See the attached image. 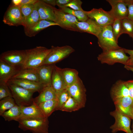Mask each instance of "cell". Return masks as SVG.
I'll return each mask as SVG.
<instances>
[{
    "mask_svg": "<svg viewBox=\"0 0 133 133\" xmlns=\"http://www.w3.org/2000/svg\"><path fill=\"white\" fill-rule=\"evenodd\" d=\"M110 94L113 101L123 97L129 96V91L125 81L121 80L117 81L112 86Z\"/></svg>",
    "mask_w": 133,
    "mask_h": 133,
    "instance_id": "22",
    "label": "cell"
},
{
    "mask_svg": "<svg viewBox=\"0 0 133 133\" xmlns=\"http://www.w3.org/2000/svg\"><path fill=\"white\" fill-rule=\"evenodd\" d=\"M124 68L127 70L131 71L133 72V65H124Z\"/></svg>",
    "mask_w": 133,
    "mask_h": 133,
    "instance_id": "46",
    "label": "cell"
},
{
    "mask_svg": "<svg viewBox=\"0 0 133 133\" xmlns=\"http://www.w3.org/2000/svg\"><path fill=\"white\" fill-rule=\"evenodd\" d=\"M121 21L122 34H128L133 39V20L126 18Z\"/></svg>",
    "mask_w": 133,
    "mask_h": 133,
    "instance_id": "33",
    "label": "cell"
},
{
    "mask_svg": "<svg viewBox=\"0 0 133 133\" xmlns=\"http://www.w3.org/2000/svg\"><path fill=\"white\" fill-rule=\"evenodd\" d=\"M132 124L131 127V128L132 131V132H133V117H132Z\"/></svg>",
    "mask_w": 133,
    "mask_h": 133,
    "instance_id": "47",
    "label": "cell"
},
{
    "mask_svg": "<svg viewBox=\"0 0 133 133\" xmlns=\"http://www.w3.org/2000/svg\"><path fill=\"white\" fill-rule=\"evenodd\" d=\"M12 95L7 83L0 81V100Z\"/></svg>",
    "mask_w": 133,
    "mask_h": 133,
    "instance_id": "36",
    "label": "cell"
},
{
    "mask_svg": "<svg viewBox=\"0 0 133 133\" xmlns=\"http://www.w3.org/2000/svg\"><path fill=\"white\" fill-rule=\"evenodd\" d=\"M56 99V94L51 85L44 87L39 95L33 98V101L38 104L41 103Z\"/></svg>",
    "mask_w": 133,
    "mask_h": 133,
    "instance_id": "24",
    "label": "cell"
},
{
    "mask_svg": "<svg viewBox=\"0 0 133 133\" xmlns=\"http://www.w3.org/2000/svg\"><path fill=\"white\" fill-rule=\"evenodd\" d=\"M111 6L109 12L115 19L121 20L127 18L128 11L124 0H106Z\"/></svg>",
    "mask_w": 133,
    "mask_h": 133,
    "instance_id": "13",
    "label": "cell"
},
{
    "mask_svg": "<svg viewBox=\"0 0 133 133\" xmlns=\"http://www.w3.org/2000/svg\"><path fill=\"white\" fill-rule=\"evenodd\" d=\"M82 108L80 104L70 97L63 106L60 110L69 112L78 110Z\"/></svg>",
    "mask_w": 133,
    "mask_h": 133,
    "instance_id": "31",
    "label": "cell"
},
{
    "mask_svg": "<svg viewBox=\"0 0 133 133\" xmlns=\"http://www.w3.org/2000/svg\"><path fill=\"white\" fill-rule=\"evenodd\" d=\"M15 100L12 97H8L0 100V116L5 111L10 109L16 104Z\"/></svg>",
    "mask_w": 133,
    "mask_h": 133,
    "instance_id": "32",
    "label": "cell"
},
{
    "mask_svg": "<svg viewBox=\"0 0 133 133\" xmlns=\"http://www.w3.org/2000/svg\"><path fill=\"white\" fill-rule=\"evenodd\" d=\"M34 7V5L24 4L20 6L22 16L24 21L31 14Z\"/></svg>",
    "mask_w": 133,
    "mask_h": 133,
    "instance_id": "37",
    "label": "cell"
},
{
    "mask_svg": "<svg viewBox=\"0 0 133 133\" xmlns=\"http://www.w3.org/2000/svg\"><path fill=\"white\" fill-rule=\"evenodd\" d=\"M98 43L102 51L119 49L121 47L118 44V42L114 35L111 25L103 27L98 37Z\"/></svg>",
    "mask_w": 133,
    "mask_h": 133,
    "instance_id": "4",
    "label": "cell"
},
{
    "mask_svg": "<svg viewBox=\"0 0 133 133\" xmlns=\"http://www.w3.org/2000/svg\"><path fill=\"white\" fill-rule=\"evenodd\" d=\"M85 13L89 18L93 19L102 27L112 25L115 19L109 11H106L102 8H94L90 11H85Z\"/></svg>",
    "mask_w": 133,
    "mask_h": 133,
    "instance_id": "11",
    "label": "cell"
},
{
    "mask_svg": "<svg viewBox=\"0 0 133 133\" xmlns=\"http://www.w3.org/2000/svg\"><path fill=\"white\" fill-rule=\"evenodd\" d=\"M54 22L62 28L69 31L80 32L77 26L79 21L76 17L55 8Z\"/></svg>",
    "mask_w": 133,
    "mask_h": 133,
    "instance_id": "7",
    "label": "cell"
},
{
    "mask_svg": "<svg viewBox=\"0 0 133 133\" xmlns=\"http://www.w3.org/2000/svg\"><path fill=\"white\" fill-rule=\"evenodd\" d=\"M111 116L115 118L114 123L110 127L113 133L122 131L126 133H133L130 127L131 119L121 113L116 109L110 112Z\"/></svg>",
    "mask_w": 133,
    "mask_h": 133,
    "instance_id": "8",
    "label": "cell"
},
{
    "mask_svg": "<svg viewBox=\"0 0 133 133\" xmlns=\"http://www.w3.org/2000/svg\"><path fill=\"white\" fill-rule=\"evenodd\" d=\"M54 65H43L37 68L39 82L44 87L51 85V77Z\"/></svg>",
    "mask_w": 133,
    "mask_h": 133,
    "instance_id": "20",
    "label": "cell"
},
{
    "mask_svg": "<svg viewBox=\"0 0 133 133\" xmlns=\"http://www.w3.org/2000/svg\"><path fill=\"white\" fill-rule=\"evenodd\" d=\"M21 0H12V5L20 7L21 5Z\"/></svg>",
    "mask_w": 133,
    "mask_h": 133,
    "instance_id": "45",
    "label": "cell"
},
{
    "mask_svg": "<svg viewBox=\"0 0 133 133\" xmlns=\"http://www.w3.org/2000/svg\"><path fill=\"white\" fill-rule=\"evenodd\" d=\"M21 113V107L16 104L14 107L4 112L2 115L6 121H18Z\"/></svg>",
    "mask_w": 133,
    "mask_h": 133,
    "instance_id": "28",
    "label": "cell"
},
{
    "mask_svg": "<svg viewBox=\"0 0 133 133\" xmlns=\"http://www.w3.org/2000/svg\"><path fill=\"white\" fill-rule=\"evenodd\" d=\"M57 99L52 100L38 104L41 112L47 118H48L56 110L57 104Z\"/></svg>",
    "mask_w": 133,
    "mask_h": 133,
    "instance_id": "27",
    "label": "cell"
},
{
    "mask_svg": "<svg viewBox=\"0 0 133 133\" xmlns=\"http://www.w3.org/2000/svg\"><path fill=\"white\" fill-rule=\"evenodd\" d=\"M40 20L37 8L34 4L33 11L24 21V28H28L33 26Z\"/></svg>",
    "mask_w": 133,
    "mask_h": 133,
    "instance_id": "30",
    "label": "cell"
},
{
    "mask_svg": "<svg viewBox=\"0 0 133 133\" xmlns=\"http://www.w3.org/2000/svg\"><path fill=\"white\" fill-rule=\"evenodd\" d=\"M113 101L116 109L132 119L133 114V100L130 96L123 97Z\"/></svg>",
    "mask_w": 133,
    "mask_h": 133,
    "instance_id": "16",
    "label": "cell"
},
{
    "mask_svg": "<svg viewBox=\"0 0 133 133\" xmlns=\"http://www.w3.org/2000/svg\"><path fill=\"white\" fill-rule=\"evenodd\" d=\"M64 12L73 15L77 18L79 21H84L89 18L85 13V11L76 10L69 7L64 6L59 8Z\"/></svg>",
    "mask_w": 133,
    "mask_h": 133,
    "instance_id": "29",
    "label": "cell"
},
{
    "mask_svg": "<svg viewBox=\"0 0 133 133\" xmlns=\"http://www.w3.org/2000/svg\"><path fill=\"white\" fill-rule=\"evenodd\" d=\"M127 6L128 15L127 18L133 20V0H124Z\"/></svg>",
    "mask_w": 133,
    "mask_h": 133,
    "instance_id": "39",
    "label": "cell"
},
{
    "mask_svg": "<svg viewBox=\"0 0 133 133\" xmlns=\"http://www.w3.org/2000/svg\"><path fill=\"white\" fill-rule=\"evenodd\" d=\"M7 83L17 104L22 107L28 106L32 104L34 92L13 84Z\"/></svg>",
    "mask_w": 133,
    "mask_h": 133,
    "instance_id": "5",
    "label": "cell"
},
{
    "mask_svg": "<svg viewBox=\"0 0 133 133\" xmlns=\"http://www.w3.org/2000/svg\"><path fill=\"white\" fill-rule=\"evenodd\" d=\"M26 59L22 68H37L41 66L51 50L43 46L26 50Z\"/></svg>",
    "mask_w": 133,
    "mask_h": 133,
    "instance_id": "1",
    "label": "cell"
},
{
    "mask_svg": "<svg viewBox=\"0 0 133 133\" xmlns=\"http://www.w3.org/2000/svg\"><path fill=\"white\" fill-rule=\"evenodd\" d=\"M57 25L54 22L46 20H40L35 25L29 28H24V33L27 36H34L41 31L53 26Z\"/></svg>",
    "mask_w": 133,
    "mask_h": 133,
    "instance_id": "23",
    "label": "cell"
},
{
    "mask_svg": "<svg viewBox=\"0 0 133 133\" xmlns=\"http://www.w3.org/2000/svg\"><path fill=\"white\" fill-rule=\"evenodd\" d=\"M123 50L125 53L129 54L130 56L129 60L126 65H133V50H129L124 48Z\"/></svg>",
    "mask_w": 133,
    "mask_h": 133,
    "instance_id": "41",
    "label": "cell"
},
{
    "mask_svg": "<svg viewBox=\"0 0 133 133\" xmlns=\"http://www.w3.org/2000/svg\"><path fill=\"white\" fill-rule=\"evenodd\" d=\"M35 5L37 9L40 20H46L54 22L55 7L46 3L42 0H39Z\"/></svg>",
    "mask_w": 133,
    "mask_h": 133,
    "instance_id": "17",
    "label": "cell"
},
{
    "mask_svg": "<svg viewBox=\"0 0 133 133\" xmlns=\"http://www.w3.org/2000/svg\"><path fill=\"white\" fill-rule=\"evenodd\" d=\"M82 3L80 0H71L70 2L64 6L69 7L74 10L83 11L82 7Z\"/></svg>",
    "mask_w": 133,
    "mask_h": 133,
    "instance_id": "38",
    "label": "cell"
},
{
    "mask_svg": "<svg viewBox=\"0 0 133 133\" xmlns=\"http://www.w3.org/2000/svg\"><path fill=\"white\" fill-rule=\"evenodd\" d=\"M38 0H21V5L24 4L34 5Z\"/></svg>",
    "mask_w": 133,
    "mask_h": 133,
    "instance_id": "43",
    "label": "cell"
},
{
    "mask_svg": "<svg viewBox=\"0 0 133 133\" xmlns=\"http://www.w3.org/2000/svg\"><path fill=\"white\" fill-rule=\"evenodd\" d=\"M51 85L57 97L62 91L67 88L61 74L60 68L55 64L53 65L52 73Z\"/></svg>",
    "mask_w": 133,
    "mask_h": 133,
    "instance_id": "14",
    "label": "cell"
},
{
    "mask_svg": "<svg viewBox=\"0 0 133 133\" xmlns=\"http://www.w3.org/2000/svg\"><path fill=\"white\" fill-rule=\"evenodd\" d=\"M50 49L42 65L54 64L67 57L75 51L68 45L61 47L52 46Z\"/></svg>",
    "mask_w": 133,
    "mask_h": 133,
    "instance_id": "6",
    "label": "cell"
},
{
    "mask_svg": "<svg viewBox=\"0 0 133 133\" xmlns=\"http://www.w3.org/2000/svg\"><path fill=\"white\" fill-rule=\"evenodd\" d=\"M46 3L54 7L56 5V0H42Z\"/></svg>",
    "mask_w": 133,
    "mask_h": 133,
    "instance_id": "44",
    "label": "cell"
},
{
    "mask_svg": "<svg viewBox=\"0 0 133 133\" xmlns=\"http://www.w3.org/2000/svg\"></svg>",
    "mask_w": 133,
    "mask_h": 133,
    "instance_id": "48",
    "label": "cell"
},
{
    "mask_svg": "<svg viewBox=\"0 0 133 133\" xmlns=\"http://www.w3.org/2000/svg\"><path fill=\"white\" fill-rule=\"evenodd\" d=\"M22 67L10 65L0 61V81L7 83Z\"/></svg>",
    "mask_w": 133,
    "mask_h": 133,
    "instance_id": "18",
    "label": "cell"
},
{
    "mask_svg": "<svg viewBox=\"0 0 133 133\" xmlns=\"http://www.w3.org/2000/svg\"><path fill=\"white\" fill-rule=\"evenodd\" d=\"M125 83L128 90L129 96L133 100V80L125 81Z\"/></svg>",
    "mask_w": 133,
    "mask_h": 133,
    "instance_id": "40",
    "label": "cell"
},
{
    "mask_svg": "<svg viewBox=\"0 0 133 133\" xmlns=\"http://www.w3.org/2000/svg\"><path fill=\"white\" fill-rule=\"evenodd\" d=\"M21 113L19 120L23 118H42L46 117L41 112L38 104L33 101L31 105L21 107Z\"/></svg>",
    "mask_w": 133,
    "mask_h": 133,
    "instance_id": "19",
    "label": "cell"
},
{
    "mask_svg": "<svg viewBox=\"0 0 133 133\" xmlns=\"http://www.w3.org/2000/svg\"><path fill=\"white\" fill-rule=\"evenodd\" d=\"M76 26L80 32L91 34L97 38L103 28L99 25L93 19L90 18L84 21H79L77 23Z\"/></svg>",
    "mask_w": 133,
    "mask_h": 133,
    "instance_id": "15",
    "label": "cell"
},
{
    "mask_svg": "<svg viewBox=\"0 0 133 133\" xmlns=\"http://www.w3.org/2000/svg\"><path fill=\"white\" fill-rule=\"evenodd\" d=\"M18 127L25 131L33 133H49L48 118H23L18 121Z\"/></svg>",
    "mask_w": 133,
    "mask_h": 133,
    "instance_id": "2",
    "label": "cell"
},
{
    "mask_svg": "<svg viewBox=\"0 0 133 133\" xmlns=\"http://www.w3.org/2000/svg\"><path fill=\"white\" fill-rule=\"evenodd\" d=\"M60 70L67 87L76 82L79 78L78 72L76 69L69 68H60Z\"/></svg>",
    "mask_w": 133,
    "mask_h": 133,
    "instance_id": "26",
    "label": "cell"
},
{
    "mask_svg": "<svg viewBox=\"0 0 133 133\" xmlns=\"http://www.w3.org/2000/svg\"><path fill=\"white\" fill-rule=\"evenodd\" d=\"M71 1V0H56V4L59 8L64 6Z\"/></svg>",
    "mask_w": 133,
    "mask_h": 133,
    "instance_id": "42",
    "label": "cell"
},
{
    "mask_svg": "<svg viewBox=\"0 0 133 133\" xmlns=\"http://www.w3.org/2000/svg\"><path fill=\"white\" fill-rule=\"evenodd\" d=\"M26 56V50H8L1 54L0 61L11 65L22 67Z\"/></svg>",
    "mask_w": 133,
    "mask_h": 133,
    "instance_id": "9",
    "label": "cell"
},
{
    "mask_svg": "<svg viewBox=\"0 0 133 133\" xmlns=\"http://www.w3.org/2000/svg\"><path fill=\"white\" fill-rule=\"evenodd\" d=\"M12 79H25L39 82L37 68H22Z\"/></svg>",
    "mask_w": 133,
    "mask_h": 133,
    "instance_id": "25",
    "label": "cell"
},
{
    "mask_svg": "<svg viewBox=\"0 0 133 133\" xmlns=\"http://www.w3.org/2000/svg\"><path fill=\"white\" fill-rule=\"evenodd\" d=\"M13 84L26 89L39 93L44 87L40 83L21 79H12L7 82Z\"/></svg>",
    "mask_w": 133,
    "mask_h": 133,
    "instance_id": "21",
    "label": "cell"
},
{
    "mask_svg": "<svg viewBox=\"0 0 133 133\" xmlns=\"http://www.w3.org/2000/svg\"><path fill=\"white\" fill-rule=\"evenodd\" d=\"M113 32L116 41L122 34V27L121 20L115 19L111 25Z\"/></svg>",
    "mask_w": 133,
    "mask_h": 133,
    "instance_id": "35",
    "label": "cell"
},
{
    "mask_svg": "<svg viewBox=\"0 0 133 133\" xmlns=\"http://www.w3.org/2000/svg\"><path fill=\"white\" fill-rule=\"evenodd\" d=\"M3 22L11 26H24V22L20 7L11 5L9 6L4 16Z\"/></svg>",
    "mask_w": 133,
    "mask_h": 133,
    "instance_id": "10",
    "label": "cell"
},
{
    "mask_svg": "<svg viewBox=\"0 0 133 133\" xmlns=\"http://www.w3.org/2000/svg\"><path fill=\"white\" fill-rule=\"evenodd\" d=\"M67 89L70 96L81 106L82 108L85 106L86 100V89L82 80L79 78L75 83L67 87Z\"/></svg>",
    "mask_w": 133,
    "mask_h": 133,
    "instance_id": "12",
    "label": "cell"
},
{
    "mask_svg": "<svg viewBox=\"0 0 133 133\" xmlns=\"http://www.w3.org/2000/svg\"><path fill=\"white\" fill-rule=\"evenodd\" d=\"M70 97L67 88L62 91L57 97V104L56 110H60Z\"/></svg>",
    "mask_w": 133,
    "mask_h": 133,
    "instance_id": "34",
    "label": "cell"
},
{
    "mask_svg": "<svg viewBox=\"0 0 133 133\" xmlns=\"http://www.w3.org/2000/svg\"><path fill=\"white\" fill-rule=\"evenodd\" d=\"M98 60L102 64L113 65L117 63L126 65L129 57L125 52L123 48L106 51H102L97 57Z\"/></svg>",
    "mask_w": 133,
    "mask_h": 133,
    "instance_id": "3",
    "label": "cell"
}]
</instances>
